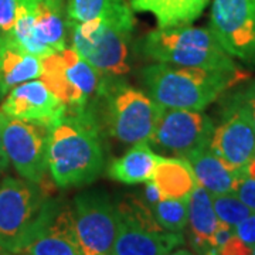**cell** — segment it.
<instances>
[{"label":"cell","instance_id":"cell-1","mask_svg":"<svg viewBox=\"0 0 255 255\" xmlns=\"http://www.w3.org/2000/svg\"><path fill=\"white\" fill-rule=\"evenodd\" d=\"M47 167L60 189L81 187L97 180L105 167L100 125L92 110L70 112L50 130Z\"/></svg>","mask_w":255,"mask_h":255},{"label":"cell","instance_id":"cell-2","mask_svg":"<svg viewBox=\"0 0 255 255\" xmlns=\"http://www.w3.org/2000/svg\"><path fill=\"white\" fill-rule=\"evenodd\" d=\"M133 26V9L125 0H115L98 17L67 23L71 47L105 78H122L129 73V43Z\"/></svg>","mask_w":255,"mask_h":255},{"label":"cell","instance_id":"cell-3","mask_svg":"<svg viewBox=\"0 0 255 255\" xmlns=\"http://www.w3.org/2000/svg\"><path fill=\"white\" fill-rule=\"evenodd\" d=\"M246 73H224L156 63L140 71L145 92L162 108L204 111Z\"/></svg>","mask_w":255,"mask_h":255},{"label":"cell","instance_id":"cell-4","mask_svg":"<svg viewBox=\"0 0 255 255\" xmlns=\"http://www.w3.org/2000/svg\"><path fill=\"white\" fill-rule=\"evenodd\" d=\"M46 182V180H44ZM43 183L7 176L0 182V247L18 255L43 231L60 200Z\"/></svg>","mask_w":255,"mask_h":255},{"label":"cell","instance_id":"cell-5","mask_svg":"<svg viewBox=\"0 0 255 255\" xmlns=\"http://www.w3.org/2000/svg\"><path fill=\"white\" fill-rule=\"evenodd\" d=\"M140 50L156 63L224 73L241 71L210 28L190 24L157 27L146 34Z\"/></svg>","mask_w":255,"mask_h":255},{"label":"cell","instance_id":"cell-6","mask_svg":"<svg viewBox=\"0 0 255 255\" xmlns=\"http://www.w3.org/2000/svg\"><path fill=\"white\" fill-rule=\"evenodd\" d=\"M92 104L102 105L107 130L127 145L149 142L162 111L145 91L121 78L102 77L100 92Z\"/></svg>","mask_w":255,"mask_h":255},{"label":"cell","instance_id":"cell-7","mask_svg":"<svg viewBox=\"0 0 255 255\" xmlns=\"http://www.w3.org/2000/svg\"><path fill=\"white\" fill-rule=\"evenodd\" d=\"M118 233L112 255H166L184 243L183 233L166 231L157 224L142 196L128 194L117 203Z\"/></svg>","mask_w":255,"mask_h":255},{"label":"cell","instance_id":"cell-8","mask_svg":"<svg viewBox=\"0 0 255 255\" xmlns=\"http://www.w3.org/2000/svg\"><path fill=\"white\" fill-rule=\"evenodd\" d=\"M43 74L40 80L63 101L70 112L91 108L102 82L101 75L73 47L43 57Z\"/></svg>","mask_w":255,"mask_h":255},{"label":"cell","instance_id":"cell-9","mask_svg":"<svg viewBox=\"0 0 255 255\" xmlns=\"http://www.w3.org/2000/svg\"><path fill=\"white\" fill-rule=\"evenodd\" d=\"M51 127L6 115L0 110V136L9 162L23 179L43 183L47 179V149Z\"/></svg>","mask_w":255,"mask_h":255},{"label":"cell","instance_id":"cell-10","mask_svg":"<svg viewBox=\"0 0 255 255\" xmlns=\"http://www.w3.org/2000/svg\"><path fill=\"white\" fill-rule=\"evenodd\" d=\"M71 207L82 255H112L118 233V209L108 193L82 191L74 197Z\"/></svg>","mask_w":255,"mask_h":255},{"label":"cell","instance_id":"cell-11","mask_svg":"<svg viewBox=\"0 0 255 255\" xmlns=\"http://www.w3.org/2000/svg\"><path fill=\"white\" fill-rule=\"evenodd\" d=\"M214 122L203 111L162 108L149 143L174 157L209 147Z\"/></svg>","mask_w":255,"mask_h":255},{"label":"cell","instance_id":"cell-12","mask_svg":"<svg viewBox=\"0 0 255 255\" xmlns=\"http://www.w3.org/2000/svg\"><path fill=\"white\" fill-rule=\"evenodd\" d=\"M209 28L233 58L255 63V0H213Z\"/></svg>","mask_w":255,"mask_h":255},{"label":"cell","instance_id":"cell-13","mask_svg":"<svg viewBox=\"0 0 255 255\" xmlns=\"http://www.w3.org/2000/svg\"><path fill=\"white\" fill-rule=\"evenodd\" d=\"M210 149L236 170H244L255 159V129L236 98L214 127Z\"/></svg>","mask_w":255,"mask_h":255},{"label":"cell","instance_id":"cell-14","mask_svg":"<svg viewBox=\"0 0 255 255\" xmlns=\"http://www.w3.org/2000/svg\"><path fill=\"white\" fill-rule=\"evenodd\" d=\"M0 110L13 118L41 122L53 127L67 112V107L40 78L14 87L3 98Z\"/></svg>","mask_w":255,"mask_h":255},{"label":"cell","instance_id":"cell-15","mask_svg":"<svg viewBox=\"0 0 255 255\" xmlns=\"http://www.w3.org/2000/svg\"><path fill=\"white\" fill-rule=\"evenodd\" d=\"M18 255H82L77 240L73 207L60 200L47 226Z\"/></svg>","mask_w":255,"mask_h":255},{"label":"cell","instance_id":"cell-16","mask_svg":"<svg viewBox=\"0 0 255 255\" xmlns=\"http://www.w3.org/2000/svg\"><path fill=\"white\" fill-rule=\"evenodd\" d=\"M43 60L30 54L10 37H0V100L14 87L40 78Z\"/></svg>","mask_w":255,"mask_h":255},{"label":"cell","instance_id":"cell-17","mask_svg":"<svg viewBox=\"0 0 255 255\" xmlns=\"http://www.w3.org/2000/svg\"><path fill=\"white\" fill-rule=\"evenodd\" d=\"M194 172L196 180L210 194L234 193L244 170H236L228 166L211 149L204 147L184 157Z\"/></svg>","mask_w":255,"mask_h":255},{"label":"cell","instance_id":"cell-18","mask_svg":"<svg viewBox=\"0 0 255 255\" xmlns=\"http://www.w3.org/2000/svg\"><path fill=\"white\" fill-rule=\"evenodd\" d=\"M220 220L213 207L211 194L197 184L189 197V240L197 255H214L211 240Z\"/></svg>","mask_w":255,"mask_h":255},{"label":"cell","instance_id":"cell-19","mask_svg":"<svg viewBox=\"0 0 255 255\" xmlns=\"http://www.w3.org/2000/svg\"><path fill=\"white\" fill-rule=\"evenodd\" d=\"M36 40L51 53L67 46L68 27L64 20L63 0H30Z\"/></svg>","mask_w":255,"mask_h":255},{"label":"cell","instance_id":"cell-20","mask_svg":"<svg viewBox=\"0 0 255 255\" xmlns=\"http://www.w3.org/2000/svg\"><path fill=\"white\" fill-rule=\"evenodd\" d=\"M150 182L163 199H189L199 184L190 163L174 156H160Z\"/></svg>","mask_w":255,"mask_h":255},{"label":"cell","instance_id":"cell-21","mask_svg":"<svg viewBox=\"0 0 255 255\" xmlns=\"http://www.w3.org/2000/svg\"><path fill=\"white\" fill-rule=\"evenodd\" d=\"M210 0H132L135 11L153 14L157 27H177L191 24L200 17Z\"/></svg>","mask_w":255,"mask_h":255},{"label":"cell","instance_id":"cell-22","mask_svg":"<svg viewBox=\"0 0 255 255\" xmlns=\"http://www.w3.org/2000/svg\"><path fill=\"white\" fill-rule=\"evenodd\" d=\"M159 159L160 155L152 150L149 142H139L110 164L108 174L111 179L124 184L146 183L152 179Z\"/></svg>","mask_w":255,"mask_h":255},{"label":"cell","instance_id":"cell-23","mask_svg":"<svg viewBox=\"0 0 255 255\" xmlns=\"http://www.w3.org/2000/svg\"><path fill=\"white\" fill-rule=\"evenodd\" d=\"M160 227L170 233H183L189 220V199H162L152 207Z\"/></svg>","mask_w":255,"mask_h":255},{"label":"cell","instance_id":"cell-24","mask_svg":"<svg viewBox=\"0 0 255 255\" xmlns=\"http://www.w3.org/2000/svg\"><path fill=\"white\" fill-rule=\"evenodd\" d=\"M211 200H213V207L220 221L233 228L253 213L238 199L236 193L211 194Z\"/></svg>","mask_w":255,"mask_h":255},{"label":"cell","instance_id":"cell-25","mask_svg":"<svg viewBox=\"0 0 255 255\" xmlns=\"http://www.w3.org/2000/svg\"><path fill=\"white\" fill-rule=\"evenodd\" d=\"M115 0H68L67 23H82L104 14Z\"/></svg>","mask_w":255,"mask_h":255},{"label":"cell","instance_id":"cell-26","mask_svg":"<svg viewBox=\"0 0 255 255\" xmlns=\"http://www.w3.org/2000/svg\"><path fill=\"white\" fill-rule=\"evenodd\" d=\"M21 0H0V37H9Z\"/></svg>","mask_w":255,"mask_h":255},{"label":"cell","instance_id":"cell-27","mask_svg":"<svg viewBox=\"0 0 255 255\" xmlns=\"http://www.w3.org/2000/svg\"><path fill=\"white\" fill-rule=\"evenodd\" d=\"M236 196L246 204L248 209L255 213V177L248 176L246 172L241 174L236 187Z\"/></svg>","mask_w":255,"mask_h":255},{"label":"cell","instance_id":"cell-28","mask_svg":"<svg viewBox=\"0 0 255 255\" xmlns=\"http://www.w3.org/2000/svg\"><path fill=\"white\" fill-rule=\"evenodd\" d=\"M234 98L241 105V108L246 111V114L248 115V118L255 129V80L250 82L243 91L236 94Z\"/></svg>","mask_w":255,"mask_h":255},{"label":"cell","instance_id":"cell-29","mask_svg":"<svg viewBox=\"0 0 255 255\" xmlns=\"http://www.w3.org/2000/svg\"><path fill=\"white\" fill-rule=\"evenodd\" d=\"M234 234L250 248L255 247V213L247 216L234 227Z\"/></svg>","mask_w":255,"mask_h":255},{"label":"cell","instance_id":"cell-30","mask_svg":"<svg viewBox=\"0 0 255 255\" xmlns=\"http://www.w3.org/2000/svg\"><path fill=\"white\" fill-rule=\"evenodd\" d=\"M251 251L253 248L246 246L236 234H233V237L217 250L216 255H251Z\"/></svg>","mask_w":255,"mask_h":255},{"label":"cell","instance_id":"cell-31","mask_svg":"<svg viewBox=\"0 0 255 255\" xmlns=\"http://www.w3.org/2000/svg\"><path fill=\"white\" fill-rule=\"evenodd\" d=\"M142 197H143V200L152 207L155 203H157L159 200H162L163 197H162V194H160V191L157 190V187H156L153 183L150 182H146L145 183V189H143V194H142Z\"/></svg>","mask_w":255,"mask_h":255},{"label":"cell","instance_id":"cell-32","mask_svg":"<svg viewBox=\"0 0 255 255\" xmlns=\"http://www.w3.org/2000/svg\"><path fill=\"white\" fill-rule=\"evenodd\" d=\"M9 159L6 156V152H4V147H3V143H1V136H0V173L7 170L9 167Z\"/></svg>","mask_w":255,"mask_h":255},{"label":"cell","instance_id":"cell-33","mask_svg":"<svg viewBox=\"0 0 255 255\" xmlns=\"http://www.w3.org/2000/svg\"><path fill=\"white\" fill-rule=\"evenodd\" d=\"M166 255H197L196 253H191L190 250H184V248H176V250H173V251H170L169 254Z\"/></svg>","mask_w":255,"mask_h":255},{"label":"cell","instance_id":"cell-34","mask_svg":"<svg viewBox=\"0 0 255 255\" xmlns=\"http://www.w3.org/2000/svg\"><path fill=\"white\" fill-rule=\"evenodd\" d=\"M251 255H255V247L253 248V251H251Z\"/></svg>","mask_w":255,"mask_h":255}]
</instances>
